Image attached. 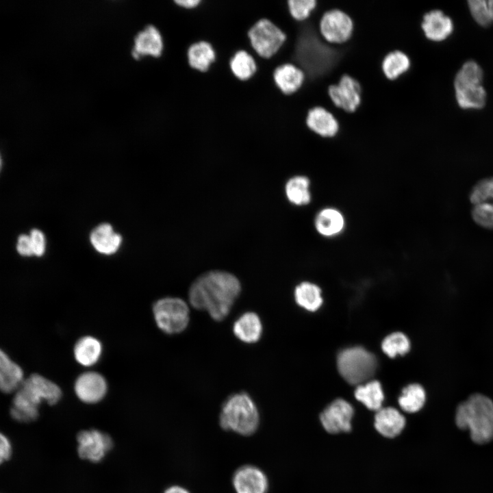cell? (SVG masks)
Listing matches in <instances>:
<instances>
[{
  "instance_id": "7402d4cb",
  "label": "cell",
  "mask_w": 493,
  "mask_h": 493,
  "mask_svg": "<svg viewBox=\"0 0 493 493\" xmlns=\"http://www.w3.org/2000/svg\"><path fill=\"white\" fill-rule=\"evenodd\" d=\"M233 331L236 337L242 342L255 343L261 338L262 324L256 313L247 312L236 320L233 325Z\"/></svg>"
},
{
  "instance_id": "f546056e",
  "label": "cell",
  "mask_w": 493,
  "mask_h": 493,
  "mask_svg": "<svg viewBox=\"0 0 493 493\" xmlns=\"http://www.w3.org/2000/svg\"><path fill=\"white\" fill-rule=\"evenodd\" d=\"M309 180L305 176H295L286 185V194L288 200L296 205H305L311 201Z\"/></svg>"
},
{
  "instance_id": "52a82bcc",
  "label": "cell",
  "mask_w": 493,
  "mask_h": 493,
  "mask_svg": "<svg viewBox=\"0 0 493 493\" xmlns=\"http://www.w3.org/2000/svg\"><path fill=\"white\" fill-rule=\"evenodd\" d=\"M248 37L253 49L264 58L273 56L286 40V34L266 18L256 22L249 30Z\"/></svg>"
},
{
  "instance_id": "d4e9b609",
  "label": "cell",
  "mask_w": 493,
  "mask_h": 493,
  "mask_svg": "<svg viewBox=\"0 0 493 493\" xmlns=\"http://www.w3.org/2000/svg\"><path fill=\"white\" fill-rule=\"evenodd\" d=\"M409 57L400 50L388 53L381 61V70L386 79L394 81L410 67Z\"/></svg>"
},
{
  "instance_id": "8d00e7d4",
  "label": "cell",
  "mask_w": 493,
  "mask_h": 493,
  "mask_svg": "<svg viewBox=\"0 0 493 493\" xmlns=\"http://www.w3.org/2000/svg\"><path fill=\"white\" fill-rule=\"evenodd\" d=\"M34 255L40 257L45 251L46 242L44 233L39 229H34L29 234Z\"/></svg>"
},
{
  "instance_id": "4fadbf2b",
  "label": "cell",
  "mask_w": 493,
  "mask_h": 493,
  "mask_svg": "<svg viewBox=\"0 0 493 493\" xmlns=\"http://www.w3.org/2000/svg\"><path fill=\"white\" fill-rule=\"evenodd\" d=\"M74 390L77 398L88 404L101 401L108 391V383L105 377L94 371H87L79 375L74 383Z\"/></svg>"
},
{
  "instance_id": "8fae6325",
  "label": "cell",
  "mask_w": 493,
  "mask_h": 493,
  "mask_svg": "<svg viewBox=\"0 0 493 493\" xmlns=\"http://www.w3.org/2000/svg\"><path fill=\"white\" fill-rule=\"evenodd\" d=\"M77 453L83 459L92 462L101 461L113 446L111 438L99 430H83L77 435Z\"/></svg>"
},
{
  "instance_id": "30bf717a",
  "label": "cell",
  "mask_w": 493,
  "mask_h": 493,
  "mask_svg": "<svg viewBox=\"0 0 493 493\" xmlns=\"http://www.w3.org/2000/svg\"><path fill=\"white\" fill-rule=\"evenodd\" d=\"M470 200L474 221L482 227L493 229V177L477 183L471 190Z\"/></svg>"
},
{
  "instance_id": "2e32d148",
  "label": "cell",
  "mask_w": 493,
  "mask_h": 493,
  "mask_svg": "<svg viewBox=\"0 0 493 493\" xmlns=\"http://www.w3.org/2000/svg\"><path fill=\"white\" fill-rule=\"evenodd\" d=\"M305 79L303 71L290 63L277 66L273 72V79L276 86L286 95L294 94L301 90Z\"/></svg>"
},
{
  "instance_id": "9c48e42d",
  "label": "cell",
  "mask_w": 493,
  "mask_h": 493,
  "mask_svg": "<svg viewBox=\"0 0 493 493\" xmlns=\"http://www.w3.org/2000/svg\"><path fill=\"white\" fill-rule=\"evenodd\" d=\"M327 90L333 105L347 113L356 112L362 103V86L348 74L342 75L337 84L329 86Z\"/></svg>"
},
{
  "instance_id": "b9f144b4",
  "label": "cell",
  "mask_w": 493,
  "mask_h": 493,
  "mask_svg": "<svg viewBox=\"0 0 493 493\" xmlns=\"http://www.w3.org/2000/svg\"><path fill=\"white\" fill-rule=\"evenodd\" d=\"M488 5L492 22L493 21V0L488 1Z\"/></svg>"
},
{
  "instance_id": "44dd1931",
  "label": "cell",
  "mask_w": 493,
  "mask_h": 493,
  "mask_svg": "<svg viewBox=\"0 0 493 493\" xmlns=\"http://www.w3.org/2000/svg\"><path fill=\"white\" fill-rule=\"evenodd\" d=\"M90 240L94 249L104 255H112L119 249L122 238L116 233L112 225L102 223L91 232Z\"/></svg>"
},
{
  "instance_id": "5b68a950",
  "label": "cell",
  "mask_w": 493,
  "mask_h": 493,
  "mask_svg": "<svg viewBox=\"0 0 493 493\" xmlns=\"http://www.w3.org/2000/svg\"><path fill=\"white\" fill-rule=\"evenodd\" d=\"M338 369L351 385H361L371 378L377 368L375 356L361 346L346 349L338 355Z\"/></svg>"
},
{
  "instance_id": "e575fe53",
  "label": "cell",
  "mask_w": 493,
  "mask_h": 493,
  "mask_svg": "<svg viewBox=\"0 0 493 493\" xmlns=\"http://www.w3.org/2000/svg\"><path fill=\"white\" fill-rule=\"evenodd\" d=\"M287 3L290 16L299 22L310 17L318 6L316 0H289Z\"/></svg>"
},
{
  "instance_id": "4dcf8cb0",
  "label": "cell",
  "mask_w": 493,
  "mask_h": 493,
  "mask_svg": "<svg viewBox=\"0 0 493 493\" xmlns=\"http://www.w3.org/2000/svg\"><path fill=\"white\" fill-rule=\"evenodd\" d=\"M483 77V71L479 65L475 61H468L463 64L455 77V90L481 85Z\"/></svg>"
},
{
  "instance_id": "e0dca14e",
  "label": "cell",
  "mask_w": 493,
  "mask_h": 493,
  "mask_svg": "<svg viewBox=\"0 0 493 493\" xmlns=\"http://www.w3.org/2000/svg\"><path fill=\"white\" fill-rule=\"evenodd\" d=\"M163 47V40L159 30L155 26L149 25L136 35L132 55L136 58L148 55L158 57Z\"/></svg>"
},
{
  "instance_id": "ac0fdd59",
  "label": "cell",
  "mask_w": 493,
  "mask_h": 493,
  "mask_svg": "<svg viewBox=\"0 0 493 493\" xmlns=\"http://www.w3.org/2000/svg\"><path fill=\"white\" fill-rule=\"evenodd\" d=\"M406 420L396 409L388 407L381 408L375 416L374 426L381 435L393 438L398 436L404 429Z\"/></svg>"
},
{
  "instance_id": "5bb4252c",
  "label": "cell",
  "mask_w": 493,
  "mask_h": 493,
  "mask_svg": "<svg viewBox=\"0 0 493 493\" xmlns=\"http://www.w3.org/2000/svg\"><path fill=\"white\" fill-rule=\"evenodd\" d=\"M233 484L237 493H267L268 479L258 468L244 466L234 473Z\"/></svg>"
},
{
  "instance_id": "74e56055",
  "label": "cell",
  "mask_w": 493,
  "mask_h": 493,
  "mask_svg": "<svg viewBox=\"0 0 493 493\" xmlns=\"http://www.w3.org/2000/svg\"><path fill=\"white\" fill-rule=\"evenodd\" d=\"M16 250L18 253L23 256L34 255L29 235L22 234L18 236L16 244Z\"/></svg>"
},
{
  "instance_id": "8992f818",
  "label": "cell",
  "mask_w": 493,
  "mask_h": 493,
  "mask_svg": "<svg viewBox=\"0 0 493 493\" xmlns=\"http://www.w3.org/2000/svg\"><path fill=\"white\" fill-rule=\"evenodd\" d=\"M153 314L158 328L167 334L179 333L189 324L188 306L180 298L165 297L157 300L153 305Z\"/></svg>"
},
{
  "instance_id": "7a4b0ae2",
  "label": "cell",
  "mask_w": 493,
  "mask_h": 493,
  "mask_svg": "<svg viewBox=\"0 0 493 493\" xmlns=\"http://www.w3.org/2000/svg\"><path fill=\"white\" fill-rule=\"evenodd\" d=\"M62 395L61 388L55 383L41 375L31 374L15 393L11 416L21 422L34 421L39 415V406L42 401L55 405Z\"/></svg>"
},
{
  "instance_id": "f1b7e54d",
  "label": "cell",
  "mask_w": 493,
  "mask_h": 493,
  "mask_svg": "<svg viewBox=\"0 0 493 493\" xmlns=\"http://www.w3.org/2000/svg\"><path fill=\"white\" fill-rule=\"evenodd\" d=\"M294 296L297 304L310 312L317 310L323 303L321 290L309 282H303L297 286Z\"/></svg>"
},
{
  "instance_id": "277c9868",
  "label": "cell",
  "mask_w": 493,
  "mask_h": 493,
  "mask_svg": "<svg viewBox=\"0 0 493 493\" xmlns=\"http://www.w3.org/2000/svg\"><path fill=\"white\" fill-rule=\"evenodd\" d=\"M220 425L242 435L254 433L259 426L260 415L257 406L246 392L230 395L222 405Z\"/></svg>"
},
{
  "instance_id": "1f68e13d",
  "label": "cell",
  "mask_w": 493,
  "mask_h": 493,
  "mask_svg": "<svg viewBox=\"0 0 493 493\" xmlns=\"http://www.w3.org/2000/svg\"><path fill=\"white\" fill-rule=\"evenodd\" d=\"M458 105L464 109H481L486 101V92L481 85L455 90Z\"/></svg>"
},
{
  "instance_id": "60d3db41",
  "label": "cell",
  "mask_w": 493,
  "mask_h": 493,
  "mask_svg": "<svg viewBox=\"0 0 493 493\" xmlns=\"http://www.w3.org/2000/svg\"><path fill=\"white\" fill-rule=\"evenodd\" d=\"M164 493H190L187 490L179 486H172L167 488Z\"/></svg>"
},
{
  "instance_id": "484cf974",
  "label": "cell",
  "mask_w": 493,
  "mask_h": 493,
  "mask_svg": "<svg viewBox=\"0 0 493 493\" xmlns=\"http://www.w3.org/2000/svg\"><path fill=\"white\" fill-rule=\"evenodd\" d=\"M216 53L212 46L207 42L200 41L190 46L188 59L190 66L200 71L208 70L215 60Z\"/></svg>"
},
{
  "instance_id": "4316f807",
  "label": "cell",
  "mask_w": 493,
  "mask_h": 493,
  "mask_svg": "<svg viewBox=\"0 0 493 493\" xmlns=\"http://www.w3.org/2000/svg\"><path fill=\"white\" fill-rule=\"evenodd\" d=\"M355 396L368 409L374 411H378L381 408L384 399L381 385L376 380L359 385L355 389Z\"/></svg>"
},
{
  "instance_id": "d6a6232c",
  "label": "cell",
  "mask_w": 493,
  "mask_h": 493,
  "mask_svg": "<svg viewBox=\"0 0 493 493\" xmlns=\"http://www.w3.org/2000/svg\"><path fill=\"white\" fill-rule=\"evenodd\" d=\"M230 68L233 75L240 80L251 78L257 70L253 58L246 51H237L230 60Z\"/></svg>"
},
{
  "instance_id": "836d02e7",
  "label": "cell",
  "mask_w": 493,
  "mask_h": 493,
  "mask_svg": "<svg viewBox=\"0 0 493 493\" xmlns=\"http://www.w3.org/2000/svg\"><path fill=\"white\" fill-rule=\"evenodd\" d=\"M383 351L390 357L403 355L410 349L409 338L403 333L395 332L388 336L382 342Z\"/></svg>"
},
{
  "instance_id": "ba28073f",
  "label": "cell",
  "mask_w": 493,
  "mask_h": 493,
  "mask_svg": "<svg viewBox=\"0 0 493 493\" xmlns=\"http://www.w3.org/2000/svg\"><path fill=\"white\" fill-rule=\"evenodd\" d=\"M318 27L321 36L327 42L342 45L352 38L354 23L346 12L332 8L322 15Z\"/></svg>"
},
{
  "instance_id": "603a6c76",
  "label": "cell",
  "mask_w": 493,
  "mask_h": 493,
  "mask_svg": "<svg viewBox=\"0 0 493 493\" xmlns=\"http://www.w3.org/2000/svg\"><path fill=\"white\" fill-rule=\"evenodd\" d=\"M102 351V344L98 339L91 336H86L77 341L73 354L75 360L80 365L89 367L98 362Z\"/></svg>"
},
{
  "instance_id": "cb8c5ba5",
  "label": "cell",
  "mask_w": 493,
  "mask_h": 493,
  "mask_svg": "<svg viewBox=\"0 0 493 493\" xmlns=\"http://www.w3.org/2000/svg\"><path fill=\"white\" fill-rule=\"evenodd\" d=\"M315 227L318 232L327 237L339 234L344 227V218L336 209L322 210L315 219Z\"/></svg>"
},
{
  "instance_id": "ab89813d",
  "label": "cell",
  "mask_w": 493,
  "mask_h": 493,
  "mask_svg": "<svg viewBox=\"0 0 493 493\" xmlns=\"http://www.w3.org/2000/svg\"><path fill=\"white\" fill-rule=\"evenodd\" d=\"M175 3L178 5L185 8H193L197 6L200 3V0H176Z\"/></svg>"
},
{
  "instance_id": "83f0119b",
  "label": "cell",
  "mask_w": 493,
  "mask_h": 493,
  "mask_svg": "<svg viewBox=\"0 0 493 493\" xmlns=\"http://www.w3.org/2000/svg\"><path fill=\"white\" fill-rule=\"evenodd\" d=\"M426 401V392L418 383L409 384L402 390L398 402L401 408L407 413L420 411Z\"/></svg>"
},
{
  "instance_id": "9a60e30c",
  "label": "cell",
  "mask_w": 493,
  "mask_h": 493,
  "mask_svg": "<svg viewBox=\"0 0 493 493\" xmlns=\"http://www.w3.org/2000/svg\"><path fill=\"white\" fill-rule=\"evenodd\" d=\"M305 123L311 131L323 138L334 137L340 130L337 118L322 106H316L308 110Z\"/></svg>"
},
{
  "instance_id": "d590c367",
  "label": "cell",
  "mask_w": 493,
  "mask_h": 493,
  "mask_svg": "<svg viewBox=\"0 0 493 493\" xmlns=\"http://www.w3.org/2000/svg\"><path fill=\"white\" fill-rule=\"evenodd\" d=\"M468 4L472 17L478 24L487 27L492 23L487 1L470 0Z\"/></svg>"
},
{
  "instance_id": "3957f363",
  "label": "cell",
  "mask_w": 493,
  "mask_h": 493,
  "mask_svg": "<svg viewBox=\"0 0 493 493\" xmlns=\"http://www.w3.org/2000/svg\"><path fill=\"white\" fill-rule=\"evenodd\" d=\"M455 420L459 429L469 431L474 442H489L493 439L492 400L480 393L470 395L457 407Z\"/></svg>"
},
{
  "instance_id": "d6986e66",
  "label": "cell",
  "mask_w": 493,
  "mask_h": 493,
  "mask_svg": "<svg viewBox=\"0 0 493 493\" xmlns=\"http://www.w3.org/2000/svg\"><path fill=\"white\" fill-rule=\"evenodd\" d=\"M425 36L433 41H442L453 31L451 19L441 10H431L423 16L421 23Z\"/></svg>"
},
{
  "instance_id": "7c38bea8",
  "label": "cell",
  "mask_w": 493,
  "mask_h": 493,
  "mask_svg": "<svg viewBox=\"0 0 493 493\" xmlns=\"http://www.w3.org/2000/svg\"><path fill=\"white\" fill-rule=\"evenodd\" d=\"M353 414L352 405L344 399H338L322 412L320 420L323 428L329 433L349 432Z\"/></svg>"
},
{
  "instance_id": "ffe728a7",
  "label": "cell",
  "mask_w": 493,
  "mask_h": 493,
  "mask_svg": "<svg viewBox=\"0 0 493 493\" xmlns=\"http://www.w3.org/2000/svg\"><path fill=\"white\" fill-rule=\"evenodd\" d=\"M24 373L21 367L14 362L9 355L1 350L0 352V388L5 394L16 392L21 386Z\"/></svg>"
},
{
  "instance_id": "f35d334b",
  "label": "cell",
  "mask_w": 493,
  "mask_h": 493,
  "mask_svg": "<svg viewBox=\"0 0 493 493\" xmlns=\"http://www.w3.org/2000/svg\"><path fill=\"white\" fill-rule=\"evenodd\" d=\"M1 462L8 460L12 454V446L8 438L1 434Z\"/></svg>"
},
{
  "instance_id": "6da1fadb",
  "label": "cell",
  "mask_w": 493,
  "mask_h": 493,
  "mask_svg": "<svg viewBox=\"0 0 493 493\" xmlns=\"http://www.w3.org/2000/svg\"><path fill=\"white\" fill-rule=\"evenodd\" d=\"M241 291L239 280L232 274L212 270L199 277L191 285L188 298L191 305L205 310L214 320L225 318Z\"/></svg>"
}]
</instances>
